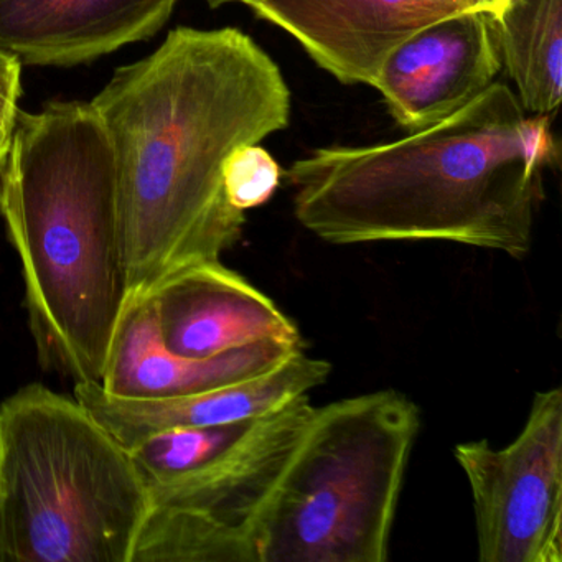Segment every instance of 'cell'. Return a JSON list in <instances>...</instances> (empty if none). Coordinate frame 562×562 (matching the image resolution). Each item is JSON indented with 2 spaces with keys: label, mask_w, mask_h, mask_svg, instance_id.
<instances>
[{
  "label": "cell",
  "mask_w": 562,
  "mask_h": 562,
  "mask_svg": "<svg viewBox=\"0 0 562 562\" xmlns=\"http://www.w3.org/2000/svg\"><path fill=\"white\" fill-rule=\"evenodd\" d=\"M90 103L113 153L130 299L222 261L246 225L226 196V160L291 120L278 64L238 29L179 27Z\"/></svg>",
  "instance_id": "cell-1"
},
{
  "label": "cell",
  "mask_w": 562,
  "mask_h": 562,
  "mask_svg": "<svg viewBox=\"0 0 562 562\" xmlns=\"http://www.w3.org/2000/svg\"><path fill=\"white\" fill-rule=\"evenodd\" d=\"M554 162L548 116L493 83L404 139L315 149L285 179L301 225L331 245L450 241L522 259Z\"/></svg>",
  "instance_id": "cell-2"
},
{
  "label": "cell",
  "mask_w": 562,
  "mask_h": 562,
  "mask_svg": "<svg viewBox=\"0 0 562 562\" xmlns=\"http://www.w3.org/2000/svg\"><path fill=\"white\" fill-rule=\"evenodd\" d=\"M0 216L38 357L75 384H101L130 285L116 169L93 104L19 110L0 162Z\"/></svg>",
  "instance_id": "cell-3"
},
{
  "label": "cell",
  "mask_w": 562,
  "mask_h": 562,
  "mask_svg": "<svg viewBox=\"0 0 562 562\" xmlns=\"http://www.w3.org/2000/svg\"><path fill=\"white\" fill-rule=\"evenodd\" d=\"M150 496L77 400L29 384L0 404V562H131Z\"/></svg>",
  "instance_id": "cell-4"
},
{
  "label": "cell",
  "mask_w": 562,
  "mask_h": 562,
  "mask_svg": "<svg viewBox=\"0 0 562 562\" xmlns=\"http://www.w3.org/2000/svg\"><path fill=\"white\" fill-rule=\"evenodd\" d=\"M419 407L396 390L315 407L258 528V562H384Z\"/></svg>",
  "instance_id": "cell-5"
},
{
  "label": "cell",
  "mask_w": 562,
  "mask_h": 562,
  "mask_svg": "<svg viewBox=\"0 0 562 562\" xmlns=\"http://www.w3.org/2000/svg\"><path fill=\"white\" fill-rule=\"evenodd\" d=\"M314 411L304 394L259 417L209 469L150 496L133 562H258L259 521Z\"/></svg>",
  "instance_id": "cell-6"
},
{
  "label": "cell",
  "mask_w": 562,
  "mask_h": 562,
  "mask_svg": "<svg viewBox=\"0 0 562 562\" xmlns=\"http://www.w3.org/2000/svg\"><path fill=\"white\" fill-rule=\"evenodd\" d=\"M472 490L482 562H562V391H538L525 427L495 449L456 446Z\"/></svg>",
  "instance_id": "cell-7"
},
{
  "label": "cell",
  "mask_w": 562,
  "mask_h": 562,
  "mask_svg": "<svg viewBox=\"0 0 562 562\" xmlns=\"http://www.w3.org/2000/svg\"><path fill=\"white\" fill-rule=\"evenodd\" d=\"M493 12H460L426 25L381 61L373 85L394 121L416 133L475 100L502 70Z\"/></svg>",
  "instance_id": "cell-8"
},
{
  "label": "cell",
  "mask_w": 562,
  "mask_h": 562,
  "mask_svg": "<svg viewBox=\"0 0 562 562\" xmlns=\"http://www.w3.org/2000/svg\"><path fill=\"white\" fill-rule=\"evenodd\" d=\"M262 21L295 38L345 85H373L381 61L404 38L460 12H495V0H251Z\"/></svg>",
  "instance_id": "cell-9"
},
{
  "label": "cell",
  "mask_w": 562,
  "mask_h": 562,
  "mask_svg": "<svg viewBox=\"0 0 562 562\" xmlns=\"http://www.w3.org/2000/svg\"><path fill=\"white\" fill-rule=\"evenodd\" d=\"M331 364L295 351L248 380L182 396L134 400L100 383L75 384L74 397L127 450L157 432L258 419L322 386Z\"/></svg>",
  "instance_id": "cell-10"
},
{
  "label": "cell",
  "mask_w": 562,
  "mask_h": 562,
  "mask_svg": "<svg viewBox=\"0 0 562 562\" xmlns=\"http://www.w3.org/2000/svg\"><path fill=\"white\" fill-rule=\"evenodd\" d=\"M160 337L187 358H212L261 340L302 347L294 321L222 261L190 266L149 292Z\"/></svg>",
  "instance_id": "cell-11"
},
{
  "label": "cell",
  "mask_w": 562,
  "mask_h": 562,
  "mask_svg": "<svg viewBox=\"0 0 562 562\" xmlns=\"http://www.w3.org/2000/svg\"><path fill=\"white\" fill-rule=\"evenodd\" d=\"M179 0H0V52L31 67H77L153 38Z\"/></svg>",
  "instance_id": "cell-12"
},
{
  "label": "cell",
  "mask_w": 562,
  "mask_h": 562,
  "mask_svg": "<svg viewBox=\"0 0 562 562\" xmlns=\"http://www.w3.org/2000/svg\"><path fill=\"white\" fill-rule=\"evenodd\" d=\"M302 347L261 340L212 358H187L160 337L150 295L130 299L108 355L101 386L134 400L182 396L248 380L271 370Z\"/></svg>",
  "instance_id": "cell-13"
},
{
  "label": "cell",
  "mask_w": 562,
  "mask_h": 562,
  "mask_svg": "<svg viewBox=\"0 0 562 562\" xmlns=\"http://www.w3.org/2000/svg\"><path fill=\"white\" fill-rule=\"evenodd\" d=\"M493 22L522 110L554 113L562 98V0H503Z\"/></svg>",
  "instance_id": "cell-14"
},
{
  "label": "cell",
  "mask_w": 562,
  "mask_h": 562,
  "mask_svg": "<svg viewBox=\"0 0 562 562\" xmlns=\"http://www.w3.org/2000/svg\"><path fill=\"white\" fill-rule=\"evenodd\" d=\"M258 419L164 430L131 447V459L149 496H154L209 469L228 453Z\"/></svg>",
  "instance_id": "cell-15"
},
{
  "label": "cell",
  "mask_w": 562,
  "mask_h": 562,
  "mask_svg": "<svg viewBox=\"0 0 562 562\" xmlns=\"http://www.w3.org/2000/svg\"><path fill=\"white\" fill-rule=\"evenodd\" d=\"M281 167L259 144L236 149L223 169L228 202L239 212L265 205L281 182Z\"/></svg>",
  "instance_id": "cell-16"
},
{
  "label": "cell",
  "mask_w": 562,
  "mask_h": 562,
  "mask_svg": "<svg viewBox=\"0 0 562 562\" xmlns=\"http://www.w3.org/2000/svg\"><path fill=\"white\" fill-rule=\"evenodd\" d=\"M22 97V64L9 57L0 65V162L8 153Z\"/></svg>",
  "instance_id": "cell-17"
},
{
  "label": "cell",
  "mask_w": 562,
  "mask_h": 562,
  "mask_svg": "<svg viewBox=\"0 0 562 562\" xmlns=\"http://www.w3.org/2000/svg\"><path fill=\"white\" fill-rule=\"evenodd\" d=\"M210 8H220L223 4H229V2H239V4L248 5L251 0H206Z\"/></svg>",
  "instance_id": "cell-18"
},
{
  "label": "cell",
  "mask_w": 562,
  "mask_h": 562,
  "mask_svg": "<svg viewBox=\"0 0 562 562\" xmlns=\"http://www.w3.org/2000/svg\"><path fill=\"white\" fill-rule=\"evenodd\" d=\"M9 57H12V55L5 54V52H0V65L4 64Z\"/></svg>",
  "instance_id": "cell-19"
}]
</instances>
